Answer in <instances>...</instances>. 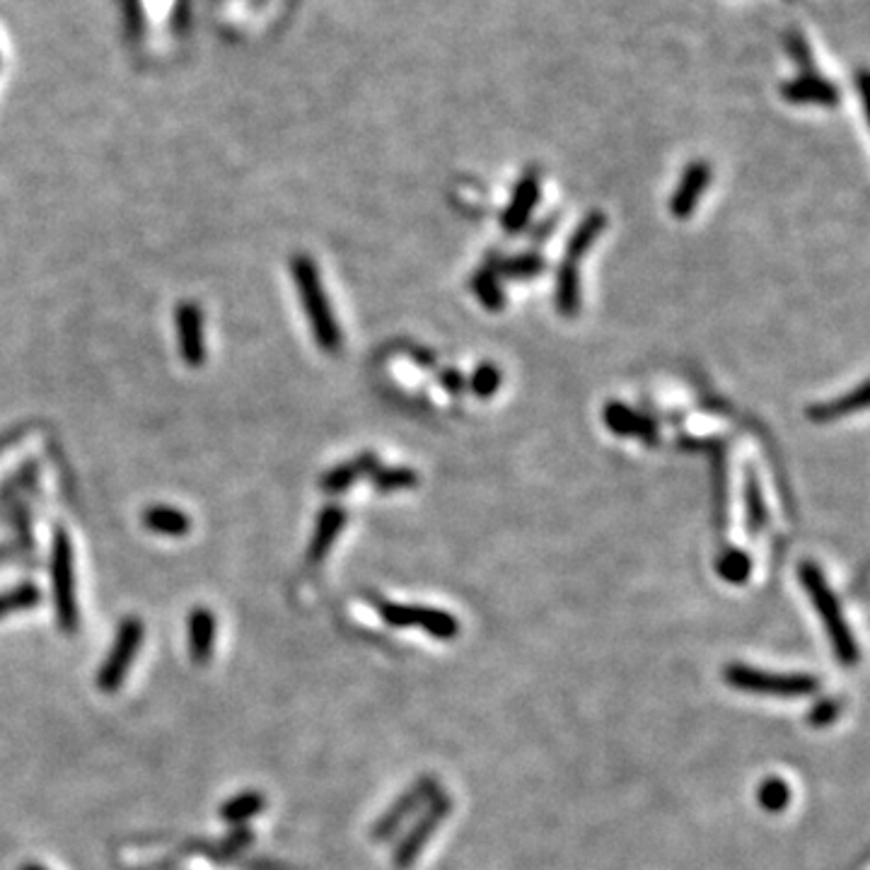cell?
I'll return each instance as SVG.
<instances>
[{"mask_svg": "<svg viewBox=\"0 0 870 870\" xmlns=\"http://www.w3.org/2000/svg\"><path fill=\"white\" fill-rule=\"evenodd\" d=\"M290 271H293L295 283H298L300 300H303L305 315L312 324L315 341L324 353H336L341 348V329L334 319L332 305H329L327 295H324L315 261L305 257V254H298L290 261Z\"/></svg>", "mask_w": 870, "mask_h": 870, "instance_id": "6da1fadb", "label": "cell"}, {"mask_svg": "<svg viewBox=\"0 0 870 870\" xmlns=\"http://www.w3.org/2000/svg\"><path fill=\"white\" fill-rule=\"evenodd\" d=\"M798 576H800V583H803L805 593L810 595L812 605H815L817 612H820L822 624H825L829 634V643H832L837 658L844 665H856L858 648H856L854 634H851L849 624H846L844 619V612H841L837 595L832 593V588L827 585L822 571L812 564V561H805V564L798 568Z\"/></svg>", "mask_w": 870, "mask_h": 870, "instance_id": "7a4b0ae2", "label": "cell"}, {"mask_svg": "<svg viewBox=\"0 0 870 870\" xmlns=\"http://www.w3.org/2000/svg\"><path fill=\"white\" fill-rule=\"evenodd\" d=\"M51 593H54L58 626L66 634H75L80 629V607L75 597L73 547L66 530H56L54 544H51Z\"/></svg>", "mask_w": 870, "mask_h": 870, "instance_id": "3957f363", "label": "cell"}, {"mask_svg": "<svg viewBox=\"0 0 870 870\" xmlns=\"http://www.w3.org/2000/svg\"><path fill=\"white\" fill-rule=\"evenodd\" d=\"M723 680L728 687L752 694H774V696H808L820 689V680L812 675H781V672H767L759 667L733 663L725 667Z\"/></svg>", "mask_w": 870, "mask_h": 870, "instance_id": "277c9868", "label": "cell"}, {"mask_svg": "<svg viewBox=\"0 0 870 870\" xmlns=\"http://www.w3.org/2000/svg\"><path fill=\"white\" fill-rule=\"evenodd\" d=\"M143 636L145 626L138 617H126L119 624L112 648H109L107 658H104L100 672H97V687L102 692H116L124 684L126 672H129V667L143 646Z\"/></svg>", "mask_w": 870, "mask_h": 870, "instance_id": "5b68a950", "label": "cell"}, {"mask_svg": "<svg viewBox=\"0 0 870 870\" xmlns=\"http://www.w3.org/2000/svg\"><path fill=\"white\" fill-rule=\"evenodd\" d=\"M373 605L377 612H380V617L392 626H419V629H426L428 634H433L435 638H443V641H450V638L460 634V624H457V619L452 617V614L443 612V609L421 607V605H397V602L382 600V597H375Z\"/></svg>", "mask_w": 870, "mask_h": 870, "instance_id": "8992f818", "label": "cell"}, {"mask_svg": "<svg viewBox=\"0 0 870 870\" xmlns=\"http://www.w3.org/2000/svg\"><path fill=\"white\" fill-rule=\"evenodd\" d=\"M448 812H450V800L438 793V796L433 798L431 808L426 810V815H423L421 820L416 822L414 829H411V832L404 837L402 844H399L397 854H394V866L402 868V870L409 868L411 863L419 858L421 849L426 846V841L433 837V832L438 829L440 822L448 817Z\"/></svg>", "mask_w": 870, "mask_h": 870, "instance_id": "52a82bcc", "label": "cell"}, {"mask_svg": "<svg viewBox=\"0 0 870 870\" xmlns=\"http://www.w3.org/2000/svg\"><path fill=\"white\" fill-rule=\"evenodd\" d=\"M438 793H440L438 783L431 779H423L416 783L409 793H404V796L399 798L385 815H382V820L373 827V839L375 841L390 839L394 832H399V827L404 825V820L411 815V812L419 810L426 800H433Z\"/></svg>", "mask_w": 870, "mask_h": 870, "instance_id": "ba28073f", "label": "cell"}, {"mask_svg": "<svg viewBox=\"0 0 870 870\" xmlns=\"http://www.w3.org/2000/svg\"><path fill=\"white\" fill-rule=\"evenodd\" d=\"M781 95L783 100L793 104H822V107L839 104V87L820 71L798 73V78L781 85Z\"/></svg>", "mask_w": 870, "mask_h": 870, "instance_id": "9c48e42d", "label": "cell"}, {"mask_svg": "<svg viewBox=\"0 0 870 870\" xmlns=\"http://www.w3.org/2000/svg\"><path fill=\"white\" fill-rule=\"evenodd\" d=\"M602 419H605L607 428L612 433L624 435V438H641L648 445L658 443V426H655V421L622 402H609L605 406Z\"/></svg>", "mask_w": 870, "mask_h": 870, "instance_id": "30bf717a", "label": "cell"}, {"mask_svg": "<svg viewBox=\"0 0 870 870\" xmlns=\"http://www.w3.org/2000/svg\"><path fill=\"white\" fill-rule=\"evenodd\" d=\"M711 182V167L704 160H696L687 167L682 174L680 187L675 189L670 201V213L677 220H687L694 213V208L699 206L701 194Z\"/></svg>", "mask_w": 870, "mask_h": 870, "instance_id": "8fae6325", "label": "cell"}, {"mask_svg": "<svg viewBox=\"0 0 870 870\" xmlns=\"http://www.w3.org/2000/svg\"><path fill=\"white\" fill-rule=\"evenodd\" d=\"M216 614L206 607H196L189 612L187 619V643L189 655L194 665H208L216 651Z\"/></svg>", "mask_w": 870, "mask_h": 870, "instance_id": "7c38bea8", "label": "cell"}, {"mask_svg": "<svg viewBox=\"0 0 870 870\" xmlns=\"http://www.w3.org/2000/svg\"><path fill=\"white\" fill-rule=\"evenodd\" d=\"M177 336L184 361L194 368L201 365L206 358V346H203V315L196 303H182L177 307Z\"/></svg>", "mask_w": 870, "mask_h": 870, "instance_id": "4fadbf2b", "label": "cell"}, {"mask_svg": "<svg viewBox=\"0 0 870 870\" xmlns=\"http://www.w3.org/2000/svg\"><path fill=\"white\" fill-rule=\"evenodd\" d=\"M537 201H539V174L527 172L518 182V187H515L513 199H510L506 213H503L501 218L503 228H506L510 235H518V232L527 225V220H530Z\"/></svg>", "mask_w": 870, "mask_h": 870, "instance_id": "5bb4252c", "label": "cell"}, {"mask_svg": "<svg viewBox=\"0 0 870 870\" xmlns=\"http://www.w3.org/2000/svg\"><path fill=\"white\" fill-rule=\"evenodd\" d=\"M344 522H346V513L339 506H329L319 513L315 535H312L310 547H307V564L312 566L319 564V561L332 551L336 537H339V532L344 530Z\"/></svg>", "mask_w": 870, "mask_h": 870, "instance_id": "9a60e30c", "label": "cell"}, {"mask_svg": "<svg viewBox=\"0 0 870 870\" xmlns=\"http://www.w3.org/2000/svg\"><path fill=\"white\" fill-rule=\"evenodd\" d=\"M607 218L602 211H593L588 218L583 220V223L578 225L576 232L571 235V240H568L566 247V261L564 264L578 266V261L585 257V252H588L590 247H593V242L597 237L602 235V230H605Z\"/></svg>", "mask_w": 870, "mask_h": 870, "instance_id": "2e32d148", "label": "cell"}, {"mask_svg": "<svg viewBox=\"0 0 870 870\" xmlns=\"http://www.w3.org/2000/svg\"><path fill=\"white\" fill-rule=\"evenodd\" d=\"M375 462H377L375 455H361V457H358V460L339 464V467H334L332 472L324 474L322 484H319V486H322V491H327V493L346 491L348 486L356 484V481L361 479L363 474L373 472Z\"/></svg>", "mask_w": 870, "mask_h": 870, "instance_id": "e0dca14e", "label": "cell"}, {"mask_svg": "<svg viewBox=\"0 0 870 870\" xmlns=\"http://www.w3.org/2000/svg\"><path fill=\"white\" fill-rule=\"evenodd\" d=\"M143 525L150 532H158L165 537H184L191 530V520L182 510L167 508V506H153L143 513Z\"/></svg>", "mask_w": 870, "mask_h": 870, "instance_id": "ac0fdd59", "label": "cell"}, {"mask_svg": "<svg viewBox=\"0 0 870 870\" xmlns=\"http://www.w3.org/2000/svg\"><path fill=\"white\" fill-rule=\"evenodd\" d=\"M866 402H868V382H863V385H858L854 392L844 394V397L837 399V402L812 406L808 416L817 423H827V421L841 419V416L854 414V411H861L863 406H866Z\"/></svg>", "mask_w": 870, "mask_h": 870, "instance_id": "d6986e66", "label": "cell"}, {"mask_svg": "<svg viewBox=\"0 0 870 870\" xmlns=\"http://www.w3.org/2000/svg\"><path fill=\"white\" fill-rule=\"evenodd\" d=\"M266 808V798L259 791H242L220 805V820L228 825H245Z\"/></svg>", "mask_w": 870, "mask_h": 870, "instance_id": "ffe728a7", "label": "cell"}, {"mask_svg": "<svg viewBox=\"0 0 870 870\" xmlns=\"http://www.w3.org/2000/svg\"><path fill=\"white\" fill-rule=\"evenodd\" d=\"M556 307L564 317H576L580 310V278L578 266L561 264L556 276Z\"/></svg>", "mask_w": 870, "mask_h": 870, "instance_id": "44dd1931", "label": "cell"}, {"mask_svg": "<svg viewBox=\"0 0 870 870\" xmlns=\"http://www.w3.org/2000/svg\"><path fill=\"white\" fill-rule=\"evenodd\" d=\"M472 288H474V295L479 298V303L489 307V310H501L503 303H506L501 290V276H498L496 269H491V266L477 271V276L472 278Z\"/></svg>", "mask_w": 870, "mask_h": 870, "instance_id": "7402d4cb", "label": "cell"}, {"mask_svg": "<svg viewBox=\"0 0 870 870\" xmlns=\"http://www.w3.org/2000/svg\"><path fill=\"white\" fill-rule=\"evenodd\" d=\"M716 568H718V576H721L725 583L742 585L752 576V559L742 549H728L721 559H718Z\"/></svg>", "mask_w": 870, "mask_h": 870, "instance_id": "603a6c76", "label": "cell"}, {"mask_svg": "<svg viewBox=\"0 0 870 870\" xmlns=\"http://www.w3.org/2000/svg\"><path fill=\"white\" fill-rule=\"evenodd\" d=\"M39 602H42V590L37 585H17L8 593H0V617H8L13 612H25V609L37 607Z\"/></svg>", "mask_w": 870, "mask_h": 870, "instance_id": "cb8c5ba5", "label": "cell"}, {"mask_svg": "<svg viewBox=\"0 0 870 870\" xmlns=\"http://www.w3.org/2000/svg\"><path fill=\"white\" fill-rule=\"evenodd\" d=\"M747 527H750L752 535L762 532V527L767 525V508H764L762 491H759V481L752 474V469L747 472Z\"/></svg>", "mask_w": 870, "mask_h": 870, "instance_id": "d4e9b609", "label": "cell"}, {"mask_svg": "<svg viewBox=\"0 0 870 870\" xmlns=\"http://www.w3.org/2000/svg\"><path fill=\"white\" fill-rule=\"evenodd\" d=\"M542 269H544L542 257H537V254H520V257L498 261L496 274L506 278H532L542 274Z\"/></svg>", "mask_w": 870, "mask_h": 870, "instance_id": "484cf974", "label": "cell"}, {"mask_svg": "<svg viewBox=\"0 0 870 870\" xmlns=\"http://www.w3.org/2000/svg\"><path fill=\"white\" fill-rule=\"evenodd\" d=\"M783 46H786L791 61L796 63L798 73H815L817 71L808 39H805L803 34L798 32V29H788L786 37H783Z\"/></svg>", "mask_w": 870, "mask_h": 870, "instance_id": "4316f807", "label": "cell"}, {"mask_svg": "<svg viewBox=\"0 0 870 870\" xmlns=\"http://www.w3.org/2000/svg\"><path fill=\"white\" fill-rule=\"evenodd\" d=\"M373 481H375V489L382 493H392L399 489H411V486H416V472H411V469L404 467H387V469H373Z\"/></svg>", "mask_w": 870, "mask_h": 870, "instance_id": "83f0119b", "label": "cell"}, {"mask_svg": "<svg viewBox=\"0 0 870 870\" xmlns=\"http://www.w3.org/2000/svg\"><path fill=\"white\" fill-rule=\"evenodd\" d=\"M788 803H791V788L779 776H771L759 786V805L764 810L781 812L783 808H788Z\"/></svg>", "mask_w": 870, "mask_h": 870, "instance_id": "f1b7e54d", "label": "cell"}, {"mask_svg": "<svg viewBox=\"0 0 870 870\" xmlns=\"http://www.w3.org/2000/svg\"><path fill=\"white\" fill-rule=\"evenodd\" d=\"M498 385H501V370H498L493 363H481L479 368L474 370L472 380H469L472 392L481 399L493 397V394L498 392Z\"/></svg>", "mask_w": 870, "mask_h": 870, "instance_id": "f546056e", "label": "cell"}, {"mask_svg": "<svg viewBox=\"0 0 870 870\" xmlns=\"http://www.w3.org/2000/svg\"><path fill=\"white\" fill-rule=\"evenodd\" d=\"M837 713H839V704H834L832 699L822 701L820 706H815V709L810 711V723L812 725H827V723H832L834 718H837Z\"/></svg>", "mask_w": 870, "mask_h": 870, "instance_id": "4dcf8cb0", "label": "cell"}, {"mask_svg": "<svg viewBox=\"0 0 870 870\" xmlns=\"http://www.w3.org/2000/svg\"><path fill=\"white\" fill-rule=\"evenodd\" d=\"M440 380H443V385L448 387V390H450L452 394L462 392V387H464V377H462L460 373H455V370H448V373H445L443 377H440Z\"/></svg>", "mask_w": 870, "mask_h": 870, "instance_id": "1f68e13d", "label": "cell"}, {"mask_svg": "<svg viewBox=\"0 0 870 870\" xmlns=\"http://www.w3.org/2000/svg\"><path fill=\"white\" fill-rule=\"evenodd\" d=\"M20 870H46V868L39 866V863H25Z\"/></svg>", "mask_w": 870, "mask_h": 870, "instance_id": "d6a6232c", "label": "cell"}]
</instances>
